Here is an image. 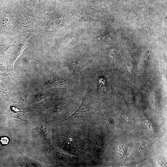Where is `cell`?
<instances>
[{"label": "cell", "mask_w": 167, "mask_h": 167, "mask_svg": "<svg viewBox=\"0 0 167 167\" xmlns=\"http://www.w3.org/2000/svg\"><path fill=\"white\" fill-rule=\"evenodd\" d=\"M31 33H25L13 36L9 44L5 49L7 58L5 74L16 78L13 72V66L17 59L27 46V40Z\"/></svg>", "instance_id": "6da1fadb"}, {"label": "cell", "mask_w": 167, "mask_h": 167, "mask_svg": "<svg viewBox=\"0 0 167 167\" xmlns=\"http://www.w3.org/2000/svg\"><path fill=\"white\" fill-rule=\"evenodd\" d=\"M40 28L39 17L27 11H17L15 22L11 36L25 33H39Z\"/></svg>", "instance_id": "7a4b0ae2"}, {"label": "cell", "mask_w": 167, "mask_h": 167, "mask_svg": "<svg viewBox=\"0 0 167 167\" xmlns=\"http://www.w3.org/2000/svg\"><path fill=\"white\" fill-rule=\"evenodd\" d=\"M8 4L0 7V36H11L15 24L17 11Z\"/></svg>", "instance_id": "3957f363"}, {"label": "cell", "mask_w": 167, "mask_h": 167, "mask_svg": "<svg viewBox=\"0 0 167 167\" xmlns=\"http://www.w3.org/2000/svg\"><path fill=\"white\" fill-rule=\"evenodd\" d=\"M96 60L94 57H80L70 60L65 64L66 69L80 84V78L82 72L89 65Z\"/></svg>", "instance_id": "277c9868"}, {"label": "cell", "mask_w": 167, "mask_h": 167, "mask_svg": "<svg viewBox=\"0 0 167 167\" xmlns=\"http://www.w3.org/2000/svg\"><path fill=\"white\" fill-rule=\"evenodd\" d=\"M43 65L49 75V80L42 86L43 90L57 87H62L71 89L75 88L74 83L71 80L51 71L46 66Z\"/></svg>", "instance_id": "5b68a950"}, {"label": "cell", "mask_w": 167, "mask_h": 167, "mask_svg": "<svg viewBox=\"0 0 167 167\" xmlns=\"http://www.w3.org/2000/svg\"><path fill=\"white\" fill-rule=\"evenodd\" d=\"M15 86L7 75L0 73V92L5 94L8 98Z\"/></svg>", "instance_id": "8992f818"}, {"label": "cell", "mask_w": 167, "mask_h": 167, "mask_svg": "<svg viewBox=\"0 0 167 167\" xmlns=\"http://www.w3.org/2000/svg\"><path fill=\"white\" fill-rule=\"evenodd\" d=\"M51 98V96L49 93L43 90L36 95H28L27 100L30 105H35L36 104H39H39L44 103Z\"/></svg>", "instance_id": "52a82bcc"}, {"label": "cell", "mask_w": 167, "mask_h": 167, "mask_svg": "<svg viewBox=\"0 0 167 167\" xmlns=\"http://www.w3.org/2000/svg\"><path fill=\"white\" fill-rule=\"evenodd\" d=\"M7 63V56L5 50L0 48V71L5 74Z\"/></svg>", "instance_id": "ba28073f"}, {"label": "cell", "mask_w": 167, "mask_h": 167, "mask_svg": "<svg viewBox=\"0 0 167 167\" xmlns=\"http://www.w3.org/2000/svg\"><path fill=\"white\" fill-rule=\"evenodd\" d=\"M98 92H104L105 90V81L103 77L98 76Z\"/></svg>", "instance_id": "9c48e42d"}, {"label": "cell", "mask_w": 167, "mask_h": 167, "mask_svg": "<svg viewBox=\"0 0 167 167\" xmlns=\"http://www.w3.org/2000/svg\"><path fill=\"white\" fill-rule=\"evenodd\" d=\"M0 141L2 144L6 145L8 143L9 139L7 137H2L1 138Z\"/></svg>", "instance_id": "30bf717a"}, {"label": "cell", "mask_w": 167, "mask_h": 167, "mask_svg": "<svg viewBox=\"0 0 167 167\" xmlns=\"http://www.w3.org/2000/svg\"><path fill=\"white\" fill-rule=\"evenodd\" d=\"M5 36H0V44H6L7 43L8 40Z\"/></svg>", "instance_id": "8fae6325"}]
</instances>
